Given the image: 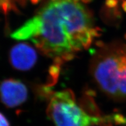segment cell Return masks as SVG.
<instances>
[{
  "mask_svg": "<svg viewBox=\"0 0 126 126\" xmlns=\"http://www.w3.org/2000/svg\"><path fill=\"white\" fill-rule=\"evenodd\" d=\"M31 40L47 56H61L87 48L100 35L92 27L91 15L72 0L51 1L29 19Z\"/></svg>",
  "mask_w": 126,
  "mask_h": 126,
  "instance_id": "cell-1",
  "label": "cell"
},
{
  "mask_svg": "<svg viewBox=\"0 0 126 126\" xmlns=\"http://www.w3.org/2000/svg\"><path fill=\"white\" fill-rule=\"evenodd\" d=\"M99 89L115 100L126 99V52L117 50L99 56L91 67Z\"/></svg>",
  "mask_w": 126,
  "mask_h": 126,
  "instance_id": "cell-2",
  "label": "cell"
},
{
  "mask_svg": "<svg viewBox=\"0 0 126 126\" xmlns=\"http://www.w3.org/2000/svg\"><path fill=\"white\" fill-rule=\"evenodd\" d=\"M47 114L56 126H98L101 117L90 116L77 103L70 89L53 91L48 99Z\"/></svg>",
  "mask_w": 126,
  "mask_h": 126,
  "instance_id": "cell-3",
  "label": "cell"
},
{
  "mask_svg": "<svg viewBox=\"0 0 126 126\" xmlns=\"http://www.w3.org/2000/svg\"><path fill=\"white\" fill-rule=\"evenodd\" d=\"M28 88L19 79L9 78L0 83V100L8 108L20 106L27 100Z\"/></svg>",
  "mask_w": 126,
  "mask_h": 126,
  "instance_id": "cell-4",
  "label": "cell"
},
{
  "mask_svg": "<svg viewBox=\"0 0 126 126\" xmlns=\"http://www.w3.org/2000/svg\"><path fill=\"white\" fill-rule=\"evenodd\" d=\"M37 60L36 50L28 43H18L10 50L9 61L14 68L16 70L26 71L31 70Z\"/></svg>",
  "mask_w": 126,
  "mask_h": 126,
  "instance_id": "cell-5",
  "label": "cell"
},
{
  "mask_svg": "<svg viewBox=\"0 0 126 126\" xmlns=\"http://www.w3.org/2000/svg\"><path fill=\"white\" fill-rule=\"evenodd\" d=\"M94 92L91 89H85L82 96L80 99L79 105L90 116L95 117H101L103 116L94 101Z\"/></svg>",
  "mask_w": 126,
  "mask_h": 126,
  "instance_id": "cell-6",
  "label": "cell"
},
{
  "mask_svg": "<svg viewBox=\"0 0 126 126\" xmlns=\"http://www.w3.org/2000/svg\"><path fill=\"white\" fill-rule=\"evenodd\" d=\"M61 65L54 64L51 65L48 68V77L47 83L45 86L47 87H51L56 83L60 74Z\"/></svg>",
  "mask_w": 126,
  "mask_h": 126,
  "instance_id": "cell-7",
  "label": "cell"
},
{
  "mask_svg": "<svg viewBox=\"0 0 126 126\" xmlns=\"http://www.w3.org/2000/svg\"><path fill=\"white\" fill-rule=\"evenodd\" d=\"M118 0H106L105 1V5L109 9L115 8L118 5Z\"/></svg>",
  "mask_w": 126,
  "mask_h": 126,
  "instance_id": "cell-8",
  "label": "cell"
},
{
  "mask_svg": "<svg viewBox=\"0 0 126 126\" xmlns=\"http://www.w3.org/2000/svg\"><path fill=\"white\" fill-rule=\"evenodd\" d=\"M0 126H10L7 118L1 112H0Z\"/></svg>",
  "mask_w": 126,
  "mask_h": 126,
  "instance_id": "cell-9",
  "label": "cell"
},
{
  "mask_svg": "<svg viewBox=\"0 0 126 126\" xmlns=\"http://www.w3.org/2000/svg\"><path fill=\"white\" fill-rule=\"evenodd\" d=\"M64 61H68L73 60L75 58V54L73 53H67L61 56Z\"/></svg>",
  "mask_w": 126,
  "mask_h": 126,
  "instance_id": "cell-10",
  "label": "cell"
},
{
  "mask_svg": "<svg viewBox=\"0 0 126 126\" xmlns=\"http://www.w3.org/2000/svg\"><path fill=\"white\" fill-rule=\"evenodd\" d=\"M122 7L124 11L126 13V0H123V1Z\"/></svg>",
  "mask_w": 126,
  "mask_h": 126,
  "instance_id": "cell-11",
  "label": "cell"
},
{
  "mask_svg": "<svg viewBox=\"0 0 126 126\" xmlns=\"http://www.w3.org/2000/svg\"><path fill=\"white\" fill-rule=\"evenodd\" d=\"M31 3L33 5H37L40 2L41 0H30Z\"/></svg>",
  "mask_w": 126,
  "mask_h": 126,
  "instance_id": "cell-12",
  "label": "cell"
},
{
  "mask_svg": "<svg viewBox=\"0 0 126 126\" xmlns=\"http://www.w3.org/2000/svg\"><path fill=\"white\" fill-rule=\"evenodd\" d=\"M81 1L85 4H89V3L92 2L93 0H81Z\"/></svg>",
  "mask_w": 126,
  "mask_h": 126,
  "instance_id": "cell-13",
  "label": "cell"
},
{
  "mask_svg": "<svg viewBox=\"0 0 126 126\" xmlns=\"http://www.w3.org/2000/svg\"><path fill=\"white\" fill-rule=\"evenodd\" d=\"M97 45L99 46H100V47H103V43L102 42H101V41H99V42H97Z\"/></svg>",
  "mask_w": 126,
  "mask_h": 126,
  "instance_id": "cell-14",
  "label": "cell"
},
{
  "mask_svg": "<svg viewBox=\"0 0 126 126\" xmlns=\"http://www.w3.org/2000/svg\"><path fill=\"white\" fill-rule=\"evenodd\" d=\"M72 1L75 3H79L80 0H72Z\"/></svg>",
  "mask_w": 126,
  "mask_h": 126,
  "instance_id": "cell-15",
  "label": "cell"
},
{
  "mask_svg": "<svg viewBox=\"0 0 126 126\" xmlns=\"http://www.w3.org/2000/svg\"><path fill=\"white\" fill-rule=\"evenodd\" d=\"M51 1H60V0H51Z\"/></svg>",
  "mask_w": 126,
  "mask_h": 126,
  "instance_id": "cell-16",
  "label": "cell"
},
{
  "mask_svg": "<svg viewBox=\"0 0 126 126\" xmlns=\"http://www.w3.org/2000/svg\"><path fill=\"white\" fill-rule=\"evenodd\" d=\"M124 37H125V39H126V33L124 34Z\"/></svg>",
  "mask_w": 126,
  "mask_h": 126,
  "instance_id": "cell-17",
  "label": "cell"
}]
</instances>
